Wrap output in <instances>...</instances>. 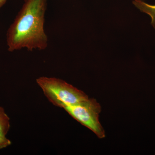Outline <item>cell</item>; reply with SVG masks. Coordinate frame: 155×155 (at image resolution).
Listing matches in <instances>:
<instances>
[{
	"label": "cell",
	"instance_id": "6da1fadb",
	"mask_svg": "<svg viewBox=\"0 0 155 155\" xmlns=\"http://www.w3.org/2000/svg\"><path fill=\"white\" fill-rule=\"evenodd\" d=\"M47 0H24L22 8L6 34L8 50L13 52L27 49L44 50L48 46V37L45 31Z\"/></svg>",
	"mask_w": 155,
	"mask_h": 155
},
{
	"label": "cell",
	"instance_id": "7a4b0ae2",
	"mask_svg": "<svg viewBox=\"0 0 155 155\" xmlns=\"http://www.w3.org/2000/svg\"><path fill=\"white\" fill-rule=\"evenodd\" d=\"M36 82L48 101L56 107L64 109L88 98L83 91L59 78L41 77Z\"/></svg>",
	"mask_w": 155,
	"mask_h": 155
},
{
	"label": "cell",
	"instance_id": "3957f363",
	"mask_svg": "<svg viewBox=\"0 0 155 155\" xmlns=\"http://www.w3.org/2000/svg\"><path fill=\"white\" fill-rule=\"evenodd\" d=\"M74 119L92 131L98 138L105 137V133L99 121L100 104L94 98L87 99L64 108Z\"/></svg>",
	"mask_w": 155,
	"mask_h": 155
},
{
	"label": "cell",
	"instance_id": "277c9868",
	"mask_svg": "<svg viewBox=\"0 0 155 155\" xmlns=\"http://www.w3.org/2000/svg\"><path fill=\"white\" fill-rule=\"evenodd\" d=\"M133 3L142 12L146 13L151 17V24L155 28V5H151L142 0H134Z\"/></svg>",
	"mask_w": 155,
	"mask_h": 155
},
{
	"label": "cell",
	"instance_id": "5b68a950",
	"mask_svg": "<svg viewBox=\"0 0 155 155\" xmlns=\"http://www.w3.org/2000/svg\"><path fill=\"white\" fill-rule=\"evenodd\" d=\"M10 128V118L4 108L0 107V135L6 136Z\"/></svg>",
	"mask_w": 155,
	"mask_h": 155
},
{
	"label": "cell",
	"instance_id": "8992f818",
	"mask_svg": "<svg viewBox=\"0 0 155 155\" xmlns=\"http://www.w3.org/2000/svg\"><path fill=\"white\" fill-rule=\"evenodd\" d=\"M11 144V141L6 136L0 135V150L7 147Z\"/></svg>",
	"mask_w": 155,
	"mask_h": 155
},
{
	"label": "cell",
	"instance_id": "52a82bcc",
	"mask_svg": "<svg viewBox=\"0 0 155 155\" xmlns=\"http://www.w3.org/2000/svg\"><path fill=\"white\" fill-rule=\"evenodd\" d=\"M7 2V0H0V8H2Z\"/></svg>",
	"mask_w": 155,
	"mask_h": 155
}]
</instances>
